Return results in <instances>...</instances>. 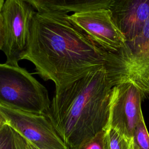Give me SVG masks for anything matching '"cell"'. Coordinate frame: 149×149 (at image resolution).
Masks as SVG:
<instances>
[{
    "mask_svg": "<svg viewBox=\"0 0 149 149\" xmlns=\"http://www.w3.org/2000/svg\"><path fill=\"white\" fill-rule=\"evenodd\" d=\"M51 101L47 88L27 70L0 63V105L46 114Z\"/></svg>",
    "mask_w": 149,
    "mask_h": 149,
    "instance_id": "4",
    "label": "cell"
},
{
    "mask_svg": "<svg viewBox=\"0 0 149 149\" xmlns=\"http://www.w3.org/2000/svg\"><path fill=\"white\" fill-rule=\"evenodd\" d=\"M37 12L68 14L109 9L112 0H26Z\"/></svg>",
    "mask_w": 149,
    "mask_h": 149,
    "instance_id": "10",
    "label": "cell"
},
{
    "mask_svg": "<svg viewBox=\"0 0 149 149\" xmlns=\"http://www.w3.org/2000/svg\"><path fill=\"white\" fill-rule=\"evenodd\" d=\"M12 143L13 149H40L32 144L12 129Z\"/></svg>",
    "mask_w": 149,
    "mask_h": 149,
    "instance_id": "15",
    "label": "cell"
},
{
    "mask_svg": "<svg viewBox=\"0 0 149 149\" xmlns=\"http://www.w3.org/2000/svg\"><path fill=\"white\" fill-rule=\"evenodd\" d=\"M105 130L97 133L94 137L84 143L79 149H104Z\"/></svg>",
    "mask_w": 149,
    "mask_h": 149,
    "instance_id": "14",
    "label": "cell"
},
{
    "mask_svg": "<svg viewBox=\"0 0 149 149\" xmlns=\"http://www.w3.org/2000/svg\"><path fill=\"white\" fill-rule=\"evenodd\" d=\"M4 2H5V1H3V0H0V13H1V12L2 8V6H3V5Z\"/></svg>",
    "mask_w": 149,
    "mask_h": 149,
    "instance_id": "17",
    "label": "cell"
},
{
    "mask_svg": "<svg viewBox=\"0 0 149 149\" xmlns=\"http://www.w3.org/2000/svg\"><path fill=\"white\" fill-rule=\"evenodd\" d=\"M0 149H13L12 128L5 121H0Z\"/></svg>",
    "mask_w": 149,
    "mask_h": 149,
    "instance_id": "13",
    "label": "cell"
},
{
    "mask_svg": "<svg viewBox=\"0 0 149 149\" xmlns=\"http://www.w3.org/2000/svg\"><path fill=\"white\" fill-rule=\"evenodd\" d=\"M5 122L40 149H68L45 113L15 109L0 105Z\"/></svg>",
    "mask_w": 149,
    "mask_h": 149,
    "instance_id": "6",
    "label": "cell"
},
{
    "mask_svg": "<svg viewBox=\"0 0 149 149\" xmlns=\"http://www.w3.org/2000/svg\"><path fill=\"white\" fill-rule=\"evenodd\" d=\"M0 115H1V114H0Z\"/></svg>",
    "mask_w": 149,
    "mask_h": 149,
    "instance_id": "19",
    "label": "cell"
},
{
    "mask_svg": "<svg viewBox=\"0 0 149 149\" xmlns=\"http://www.w3.org/2000/svg\"><path fill=\"white\" fill-rule=\"evenodd\" d=\"M5 40V26L3 17L0 13V50L2 51Z\"/></svg>",
    "mask_w": 149,
    "mask_h": 149,
    "instance_id": "16",
    "label": "cell"
},
{
    "mask_svg": "<svg viewBox=\"0 0 149 149\" xmlns=\"http://www.w3.org/2000/svg\"><path fill=\"white\" fill-rule=\"evenodd\" d=\"M104 68L112 87L130 83L149 96V18L140 34L118 51L106 52Z\"/></svg>",
    "mask_w": 149,
    "mask_h": 149,
    "instance_id": "3",
    "label": "cell"
},
{
    "mask_svg": "<svg viewBox=\"0 0 149 149\" xmlns=\"http://www.w3.org/2000/svg\"><path fill=\"white\" fill-rule=\"evenodd\" d=\"M106 51L69 18V15L35 11L26 48L21 59L29 61L55 90L104 67Z\"/></svg>",
    "mask_w": 149,
    "mask_h": 149,
    "instance_id": "1",
    "label": "cell"
},
{
    "mask_svg": "<svg viewBox=\"0 0 149 149\" xmlns=\"http://www.w3.org/2000/svg\"><path fill=\"white\" fill-rule=\"evenodd\" d=\"M34 9L26 0L4 2L1 13L5 26V40L2 51L6 58V64L19 66L26 48Z\"/></svg>",
    "mask_w": 149,
    "mask_h": 149,
    "instance_id": "5",
    "label": "cell"
},
{
    "mask_svg": "<svg viewBox=\"0 0 149 149\" xmlns=\"http://www.w3.org/2000/svg\"><path fill=\"white\" fill-rule=\"evenodd\" d=\"M133 142L134 149H149V134L143 117L134 130Z\"/></svg>",
    "mask_w": 149,
    "mask_h": 149,
    "instance_id": "12",
    "label": "cell"
},
{
    "mask_svg": "<svg viewBox=\"0 0 149 149\" xmlns=\"http://www.w3.org/2000/svg\"><path fill=\"white\" fill-rule=\"evenodd\" d=\"M109 10L126 41L143 31L149 18V0H112Z\"/></svg>",
    "mask_w": 149,
    "mask_h": 149,
    "instance_id": "9",
    "label": "cell"
},
{
    "mask_svg": "<svg viewBox=\"0 0 149 149\" xmlns=\"http://www.w3.org/2000/svg\"><path fill=\"white\" fill-rule=\"evenodd\" d=\"M104 149H134L133 142L123 137L114 129L108 127L104 137Z\"/></svg>",
    "mask_w": 149,
    "mask_h": 149,
    "instance_id": "11",
    "label": "cell"
},
{
    "mask_svg": "<svg viewBox=\"0 0 149 149\" xmlns=\"http://www.w3.org/2000/svg\"><path fill=\"white\" fill-rule=\"evenodd\" d=\"M69 18L106 52H116L125 44L126 40L113 21L109 9L73 13Z\"/></svg>",
    "mask_w": 149,
    "mask_h": 149,
    "instance_id": "8",
    "label": "cell"
},
{
    "mask_svg": "<svg viewBox=\"0 0 149 149\" xmlns=\"http://www.w3.org/2000/svg\"><path fill=\"white\" fill-rule=\"evenodd\" d=\"M144 97L132 83H122L114 86L110 97L108 127L133 140L134 130L143 117L141 103Z\"/></svg>",
    "mask_w": 149,
    "mask_h": 149,
    "instance_id": "7",
    "label": "cell"
},
{
    "mask_svg": "<svg viewBox=\"0 0 149 149\" xmlns=\"http://www.w3.org/2000/svg\"><path fill=\"white\" fill-rule=\"evenodd\" d=\"M112 87L103 67L55 90L46 114L68 149L107 129Z\"/></svg>",
    "mask_w": 149,
    "mask_h": 149,
    "instance_id": "2",
    "label": "cell"
},
{
    "mask_svg": "<svg viewBox=\"0 0 149 149\" xmlns=\"http://www.w3.org/2000/svg\"><path fill=\"white\" fill-rule=\"evenodd\" d=\"M1 120H2V121H5V120H4V119H3V118L2 117V116H1V115H0V121H1Z\"/></svg>",
    "mask_w": 149,
    "mask_h": 149,
    "instance_id": "18",
    "label": "cell"
}]
</instances>
